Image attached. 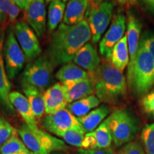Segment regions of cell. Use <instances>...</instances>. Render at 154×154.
<instances>
[{
    "label": "cell",
    "instance_id": "obj_1",
    "mask_svg": "<svg viewBox=\"0 0 154 154\" xmlns=\"http://www.w3.org/2000/svg\"><path fill=\"white\" fill-rule=\"evenodd\" d=\"M91 38L86 19L75 25L61 24L53 32L47 57L54 66L72 62L76 54Z\"/></svg>",
    "mask_w": 154,
    "mask_h": 154
},
{
    "label": "cell",
    "instance_id": "obj_2",
    "mask_svg": "<svg viewBox=\"0 0 154 154\" xmlns=\"http://www.w3.org/2000/svg\"><path fill=\"white\" fill-rule=\"evenodd\" d=\"M93 81L95 94L100 101L106 103H116L126 96V78L111 64L105 60L95 72H89Z\"/></svg>",
    "mask_w": 154,
    "mask_h": 154
},
{
    "label": "cell",
    "instance_id": "obj_3",
    "mask_svg": "<svg viewBox=\"0 0 154 154\" xmlns=\"http://www.w3.org/2000/svg\"><path fill=\"white\" fill-rule=\"evenodd\" d=\"M154 86V59L140 42L134 63L130 89L138 97L146 95Z\"/></svg>",
    "mask_w": 154,
    "mask_h": 154
},
{
    "label": "cell",
    "instance_id": "obj_4",
    "mask_svg": "<svg viewBox=\"0 0 154 154\" xmlns=\"http://www.w3.org/2000/svg\"><path fill=\"white\" fill-rule=\"evenodd\" d=\"M106 121L111 131L113 143L116 147H121L132 141L139 131L137 121L126 110L113 111Z\"/></svg>",
    "mask_w": 154,
    "mask_h": 154
},
{
    "label": "cell",
    "instance_id": "obj_5",
    "mask_svg": "<svg viewBox=\"0 0 154 154\" xmlns=\"http://www.w3.org/2000/svg\"><path fill=\"white\" fill-rule=\"evenodd\" d=\"M54 66L47 56H41L29 63L22 75V86H33L44 92L52 81Z\"/></svg>",
    "mask_w": 154,
    "mask_h": 154
},
{
    "label": "cell",
    "instance_id": "obj_6",
    "mask_svg": "<svg viewBox=\"0 0 154 154\" xmlns=\"http://www.w3.org/2000/svg\"><path fill=\"white\" fill-rule=\"evenodd\" d=\"M89 5L86 14V20L91 32L92 43L96 44L110 24L115 4L111 1H104L97 5Z\"/></svg>",
    "mask_w": 154,
    "mask_h": 154
},
{
    "label": "cell",
    "instance_id": "obj_7",
    "mask_svg": "<svg viewBox=\"0 0 154 154\" xmlns=\"http://www.w3.org/2000/svg\"><path fill=\"white\" fill-rule=\"evenodd\" d=\"M3 54L7 76L9 79H14L24 66L26 57L12 29H9L7 32L4 44Z\"/></svg>",
    "mask_w": 154,
    "mask_h": 154
},
{
    "label": "cell",
    "instance_id": "obj_8",
    "mask_svg": "<svg viewBox=\"0 0 154 154\" xmlns=\"http://www.w3.org/2000/svg\"><path fill=\"white\" fill-rule=\"evenodd\" d=\"M14 32L17 42L29 61L36 59L42 53L38 36L31 26L24 22H18L15 24Z\"/></svg>",
    "mask_w": 154,
    "mask_h": 154
},
{
    "label": "cell",
    "instance_id": "obj_9",
    "mask_svg": "<svg viewBox=\"0 0 154 154\" xmlns=\"http://www.w3.org/2000/svg\"><path fill=\"white\" fill-rule=\"evenodd\" d=\"M42 126L47 131L56 136L59 133L68 130L84 131L78 118L66 108L53 114L46 116L42 120Z\"/></svg>",
    "mask_w": 154,
    "mask_h": 154
},
{
    "label": "cell",
    "instance_id": "obj_10",
    "mask_svg": "<svg viewBox=\"0 0 154 154\" xmlns=\"http://www.w3.org/2000/svg\"><path fill=\"white\" fill-rule=\"evenodd\" d=\"M126 19L124 15L119 14L113 18L109 29L99 44V52L105 60L110 61L113 47L124 36Z\"/></svg>",
    "mask_w": 154,
    "mask_h": 154
},
{
    "label": "cell",
    "instance_id": "obj_11",
    "mask_svg": "<svg viewBox=\"0 0 154 154\" xmlns=\"http://www.w3.org/2000/svg\"><path fill=\"white\" fill-rule=\"evenodd\" d=\"M128 23H127L126 37L128 43V53H129V63L128 65L127 71V81L129 87L132 81L133 73H134V63L136 60V54H137L138 46H139V37L140 31H141V24L136 17L132 14L128 15Z\"/></svg>",
    "mask_w": 154,
    "mask_h": 154
},
{
    "label": "cell",
    "instance_id": "obj_12",
    "mask_svg": "<svg viewBox=\"0 0 154 154\" xmlns=\"http://www.w3.org/2000/svg\"><path fill=\"white\" fill-rule=\"evenodd\" d=\"M26 20L38 37L41 38L47 28V11L44 0H34L26 7Z\"/></svg>",
    "mask_w": 154,
    "mask_h": 154
},
{
    "label": "cell",
    "instance_id": "obj_13",
    "mask_svg": "<svg viewBox=\"0 0 154 154\" xmlns=\"http://www.w3.org/2000/svg\"><path fill=\"white\" fill-rule=\"evenodd\" d=\"M44 99L47 115L53 114L66 109L69 104L63 86L61 83H57L48 88L44 92Z\"/></svg>",
    "mask_w": 154,
    "mask_h": 154
},
{
    "label": "cell",
    "instance_id": "obj_14",
    "mask_svg": "<svg viewBox=\"0 0 154 154\" xmlns=\"http://www.w3.org/2000/svg\"><path fill=\"white\" fill-rule=\"evenodd\" d=\"M68 103L78 101L95 93V87L91 78L72 81L62 84Z\"/></svg>",
    "mask_w": 154,
    "mask_h": 154
},
{
    "label": "cell",
    "instance_id": "obj_15",
    "mask_svg": "<svg viewBox=\"0 0 154 154\" xmlns=\"http://www.w3.org/2000/svg\"><path fill=\"white\" fill-rule=\"evenodd\" d=\"M73 61L77 66L88 72H94L101 65V59L96 48L87 43L81 48L75 55Z\"/></svg>",
    "mask_w": 154,
    "mask_h": 154
},
{
    "label": "cell",
    "instance_id": "obj_16",
    "mask_svg": "<svg viewBox=\"0 0 154 154\" xmlns=\"http://www.w3.org/2000/svg\"><path fill=\"white\" fill-rule=\"evenodd\" d=\"M9 99L13 107L24 120L25 124L32 130L37 129L38 127L36 118L27 98L18 91H11L9 95Z\"/></svg>",
    "mask_w": 154,
    "mask_h": 154
},
{
    "label": "cell",
    "instance_id": "obj_17",
    "mask_svg": "<svg viewBox=\"0 0 154 154\" xmlns=\"http://www.w3.org/2000/svg\"><path fill=\"white\" fill-rule=\"evenodd\" d=\"M4 42H5V34H0V103L4 106L9 111H14L9 99L11 93V83L7 76L4 60Z\"/></svg>",
    "mask_w": 154,
    "mask_h": 154
},
{
    "label": "cell",
    "instance_id": "obj_18",
    "mask_svg": "<svg viewBox=\"0 0 154 154\" xmlns=\"http://www.w3.org/2000/svg\"><path fill=\"white\" fill-rule=\"evenodd\" d=\"M89 0H69L63 22L66 25H75L82 22L87 12Z\"/></svg>",
    "mask_w": 154,
    "mask_h": 154
},
{
    "label": "cell",
    "instance_id": "obj_19",
    "mask_svg": "<svg viewBox=\"0 0 154 154\" xmlns=\"http://www.w3.org/2000/svg\"><path fill=\"white\" fill-rule=\"evenodd\" d=\"M110 112V109L107 105L103 104L90 111L84 116L78 118L83 129L86 134L93 132L103 122Z\"/></svg>",
    "mask_w": 154,
    "mask_h": 154
},
{
    "label": "cell",
    "instance_id": "obj_20",
    "mask_svg": "<svg viewBox=\"0 0 154 154\" xmlns=\"http://www.w3.org/2000/svg\"><path fill=\"white\" fill-rule=\"evenodd\" d=\"M32 131L37 137L42 149L47 154H51L54 151H66L69 150V146L60 138L53 136L39 128Z\"/></svg>",
    "mask_w": 154,
    "mask_h": 154
},
{
    "label": "cell",
    "instance_id": "obj_21",
    "mask_svg": "<svg viewBox=\"0 0 154 154\" xmlns=\"http://www.w3.org/2000/svg\"><path fill=\"white\" fill-rule=\"evenodd\" d=\"M110 62L121 72H124L129 63L128 43L126 34L113 47L111 52Z\"/></svg>",
    "mask_w": 154,
    "mask_h": 154
},
{
    "label": "cell",
    "instance_id": "obj_22",
    "mask_svg": "<svg viewBox=\"0 0 154 154\" xmlns=\"http://www.w3.org/2000/svg\"><path fill=\"white\" fill-rule=\"evenodd\" d=\"M89 77V72L72 62L63 64L56 74V78L60 81L61 84Z\"/></svg>",
    "mask_w": 154,
    "mask_h": 154
},
{
    "label": "cell",
    "instance_id": "obj_23",
    "mask_svg": "<svg viewBox=\"0 0 154 154\" xmlns=\"http://www.w3.org/2000/svg\"><path fill=\"white\" fill-rule=\"evenodd\" d=\"M23 92L29 102L36 119H40L45 113L44 92L33 86H24Z\"/></svg>",
    "mask_w": 154,
    "mask_h": 154
},
{
    "label": "cell",
    "instance_id": "obj_24",
    "mask_svg": "<svg viewBox=\"0 0 154 154\" xmlns=\"http://www.w3.org/2000/svg\"><path fill=\"white\" fill-rule=\"evenodd\" d=\"M100 102L97 96L91 95L69 103L66 109L77 118H80L89 113L93 109L99 106Z\"/></svg>",
    "mask_w": 154,
    "mask_h": 154
},
{
    "label": "cell",
    "instance_id": "obj_25",
    "mask_svg": "<svg viewBox=\"0 0 154 154\" xmlns=\"http://www.w3.org/2000/svg\"><path fill=\"white\" fill-rule=\"evenodd\" d=\"M66 5L62 0H53L49 3L47 15V29L53 32L58 28L59 23L63 19Z\"/></svg>",
    "mask_w": 154,
    "mask_h": 154
},
{
    "label": "cell",
    "instance_id": "obj_26",
    "mask_svg": "<svg viewBox=\"0 0 154 154\" xmlns=\"http://www.w3.org/2000/svg\"><path fill=\"white\" fill-rule=\"evenodd\" d=\"M17 131L24 143L32 153L34 154H47L40 145L35 134L26 124H22Z\"/></svg>",
    "mask_w": 154,
    "mask_h": 154
},
{
    "label": "cell",
    "instance_id": "obj_27",
    "mask_svg": "<svg viewBox=\"0 0 154 154\" xmlns=\"http://www.w3.org/2000/svg\"><path fill=\"white\" fill-rule=\"evenodd\" d=\"M0 154H34L28 149L16 131L0 148Z\"/></svg>",
    "mask_w": 154,
    "mask_h": 154
},
{
    "label": "cell",
    "instance_id": "obj_28",
    "mask_svg": "<svg viewBox=\"0 0 154 154\" xmlns=\"http://www.w3.org/2000/svg\"><path fill=\"white\" fill-rule=\"evenodd\" d=\"M96 140V149H109L113 142L112 136L106 119L93 131Z\"/></svg>",
    "mask_w": 154,
    "mask_h": 154
},
{
    "label": "cell",
    "instance_id": "obj_29",
    "mask_svg": "<svg viewBox=\"0 0 154 154\" xmlns=\"http://www.w3.org/2000/svg\"><path fill=\"white\" fill-rule=\"evenodd\" d=\"M85 135L86 133L84 131L72 129L59 133L57 136L62 138L63 141L68 145L82 149Z\"/></svg>",
    "mask_w": 154,
    "mask_h": 154
},
{
    "label": "cell",
    "instance_id": "obj_30",
    "mask_svg": "<svg viewBox=\"0 0 154 154\" xmlns=\"http://www.w3.org/2000/svg\"><path fill=\"white\" fill-rule=\"evenodd\" d=\"M140 140L146 154H154V124L144 126L140 134Z\"/></svg>",
    "mask_w": 154,
    "mask_h": 154
},
{
    "label": "cell",
    "instance_id": "obj_31",
    "mask_svg": "<svg viewBox=\"0 0 154 154\" xmlns=\"http://www.w3.org/2000/svg\"><path fill=\"white\" fill-rule=\"evenodd\" d=\"M15 131L16 130L14 127L0 116V148L9 139Z\"/></svg>",
    "mask_w": 154,
    "mask_h": 154
},
{
    "label": "cell",
    "instance_id": "obj_32",
    "mask_svg": "<svg viewBox=\"0 0 154 154\" xmlns=\"http://www.w3.org/2000/svg\"><path fill=\"white\" fill-rule=\"evenodd\" d=\"M117 154H146V152L139 141L132 140L121 146Z\"/></svg>",
    "mask_w": 154,
    "mask_h": 154
},
{
    "label": "cell",
    "instance_id": "obj_33",
    "mask_svg": "<svg viewBox=\"0 0 154 154\" xmlns=\"http://www.w3.org/2000/svg\"><path fill=\"white\" fill-rule=\"evenodd\" d=\"M141 105L144 111L154 118V87L143 96Z\"/></svg>",
    "mask_w": 154,
    "mask_h": 154
},
{
    "label": "cell",
    "instance_id": "obj_34",
    "mask_svg": "<svg viewBox=\"0 0 154 154\" xmlns=\"http://www.w3.org/2000/svg\"><path fill=\"white\" fill-rule=\"evenodd\" d=\"M140 42L154 59V33H146L140 39Z\"/></svg>",
    "mask_w": 154,
    "mask_h": 154
},
{
    "label": "cell",
    "instance_id": "obj_35",
    "mask_svg": "<svg viewBox=\"0 0 154 154\" xmlns=\"http://www.w3.org/2000/svg\"><path fill=\"white\" fill-rule=\"evenodd\" d=\"M76 154H116L111 149H79L76 151Z\"/></svg>",
    "mask_w": 154,
    "mask_h": 154
},
{
    "label": "cell",
    "instance_id": "obj_36",
    "mask_svg": "<svg viewBox=\"0 0 154 154\" xmlns=\"http://www.w3.org/2000/svg\"><path fill=\"white\" fill-rule=\"evenodd\" d=\"M13 4L14 3L9 0H0V22L6 17H8L9 10Z\"/></svg>",
    "mask_w": 154,
    "mask_h": 154
},
{
    "label": "cell",
    "instance_id": "obj_37",
    "mask_svg": "<svg viewBox=\"0 0 154 154\" xmlns=\"http://www.w3.org/2000/svg\"><path fill=\"white\" fill-rule=\"evenodd\" d=\"M82 149H96V140L94 138L93 132L87 133L85 135Z\"/></svg>",
    "mask_w": 154,
    "mask_h": 154
},
{
    "label": "cell",
    "instance_id": "obj_38",
    "mask_svg": "<svg viewBox=\"0 0 154 154\" xmlns=\"http://www.w3.org/2000/svg\"><path fill=\"white\" fill-rule=\"evenodd\" d=\"M20 9H21L19 8L18 6H17L15 4H13L8 14V18L11 22H14L17 19V17L19 15V13H20Z\"/></svg>",
    "mask_w": 154,
    "mask_h": 154
},
{
    "label": "cell",
    "instance_id": "obj_39",
    "mask_svg": "<svg viewBox=\"0 0 154 154\" xmlns=\"http://www.w3.org/2000/svg\"><path fill=\"white\" fill-rule=\"evenodd\" d=\"M140 2L146 9L154 12V0H140Z\"/></svg>",
    "mask_w": 154,
    "mask_h": 154
},
{
    "label": "cell",
    "instance_id": "obj_40",
    "mask_svg": "<svg viewBox=\"0 0 154 154\" xmlns=\"http://www.w3.org/2000/svg\"><path fill=\"white\" fill-rule=\"evenodd\" d=\"M9 1L15 4L17 6H18L19 8L22 9H26V7L28 5V3L26 2V0H9Z\"/></svg>",
    "mask_w": 154,
    "mask_h": 154
},
{
    "label": "cell",
    "instance_id": "obj_41",
    "mask_svg": "<svg viewBox=\"0 0 154 154\" xmlns=\"http://www.w3.org/2000/svg\"><path fill=\"white\" fill-rule=\"evenodd\" d=\"M121 4H134L136 0H117Z\"/></svg>",
    "mask_w": 154,
    "mask_h": 154
},
{
    "label": "cell",
    "instance_id": "obj_42",
    "mask_svg": "<svg viewBox=\"0 0 154 154\" xmlns=\"http://www.w3.org/2000/svg\"><path fill=\"white\" fill-rule=\"evenodd\" d=\"M104 1H107V0H89V5H97Z\"/></svg>",
    "mask_w": 154,
    "mask_h": 154
},
{
    "label": "cell",
    "instance_id": "obj_43",
    "mask_svg": "<svg viewBox=\"0 0 154 154\" xmlns=\"http://www.w3.org/2000/svg\"><path fill=\"white\" fill-rule=\"evenodd\" d=\"M51 154H69L67 153L65 151H54L53 153H51Z\"/></svg>",
    "mask_w": 154,
    "mask_h": 154
},
{
    "label": "cell",
    "instance_id": "obj_44",
    "mask_svg": "<svg viewBox=\"0 0 154 154\" xmlns=\"http://www.w3.org/2000/svg\"><path fill=\"white\" fill-rule=\"evenodd\" d=\"M51 1H53V0H46V2H47V3H50ZM62 1L64 2H66L68 1V0H62Z\"/></svg>",
    "mask_w": 154,
    "mask_h": 154
},
{
    "label": "cell",
    "instance_id": "obj_45",
    "mask_svg": "<svg viewBox=\"0 0 154 154\" xmlns=\"http://www.w3.org/2000/svg\"><path fill=\"white\" fill-rule=\"evenodd\" d=\"M26 2H27V3H28V5H29V4L32 2H33L34 0H26Z\"/></svg>",
    "mask_w": 154,
    "mask_h": 154
},
{
    "label": "cell",
    "instance_id": "obj_46",
    "mask_svg": "<svg viewBox=\"0 0 154 154\" xmlns=\"http://www.w3.org/2000/svg\"></svg>",
    "mask_w": 154,
    "mask_h": 154
}]
</instances>
